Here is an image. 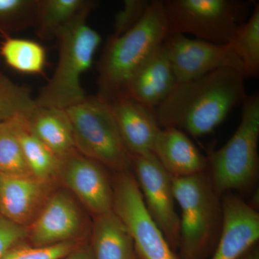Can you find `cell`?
<instances>
[{
	"mask_svg": "<svg viewBox=\"0 0 259 259\" xmlns=\"http://www.w3.org/2000/svg\"><path fill=\"white\" fill-rule=\"evenodd\" d=\"M245 76L221 69L198 79L177 83L155 109L161 128L176 127L194 137L212 132L228 114L244 101Z\"/></svg>",
	"mask_w": 259,
	"mask_h": 259,
	"instance_id": "obj_1",
	"label": "cell"
},
{
	"mask_svg": "<svg viewBox=\"0 0 259 259\" xmlns=\"http://www.w3.org/2000/svg\"><path fill=\"white\" fill-rule=\"evenodd\" d=\"M168 35L163 1H150L144 18L120 36L108 37L97 64V96L112 103L140 66L161 47Z\"/></svg>",
	"mask_w": 259,
	"mask_h": 259,
	"instance_id": "obj_2",
	"label": "cell"
},
{
	"mask_svg": "<svg viewBox=\"0 0 259 259\" xmlns=\"http://www.w3.org/2000/svg\"><path fill=\"white\" fill-rule=\"evenodd\" d=\"M174 195L181 210V259H207L215 248L223 222L221 196L207 171L172 177Z\"/></svg>",
	"mask_w": 259,
	"mask_h": 259,
	"instance_id": "obj_3",
	"label": "cell"
},
{
	"mask_svg": "<svg viewBox=\"0 0 259 259\" xmlns=\"http://www.w3.org/2000/svg\"><path fill=\"white\" fill-rule=\"evenodd\" d=\"M83 13L58 32L59 59L52 77L35 99L37 107L66 109L86 98L81 85L101 44L100 34L88 25Z\"/></svg>",
	"mask_w": 259,
	"mask_h": 259,
	"instance_id": "obj_4",
	"label": "cell"
},
{
	"mask_svg": "<svg viewBox=\"0 0 259 259\" xmlns=\"http://www.w3.org/2000/svg\"><path fill=\"white\" fill-rule=\"evenodd\" d=\"M238 128L222 148L210 151L209 175L220 196L239 190L255 180L258 170L259 95H247Z\"/></svg>",
	"mask_w": 259,
	"mask_h": 259,
	"instance_id": "obj_5",
	"label": "cell"
},
{
	"mask_svg": "<svg viewBox=\"0 0 259 259\" xmlns=\"http://www.w3.org/2000/svg\"><path fill=\"white\" fill-rule=\"evenodd\" d=\"M75 147L81 155L120 172L133 166V156L121 138L111 105L97 96L66 109Z\"/></svg>",
	"mask_w": 259,
	"mask_h": 259,
	"instance_id": "obj_6",
	"label": "cell"
},
{
	"mask_svg": "<svg viewBox=\"0 0 259 259\" xmlns=\"http://www.w3.org/2000/svg\"><path fill=\"white\" fill-rule=\"evenodd\" d=\"M254 1H163L169 34L193 35L212 44H226L248 18Z\"/></svg>",
	"mask_w": 259,
	"mask_h": 259,
	"instance_id": "obj_7",
	"label": "cell"
},
{
	"mask_svg": "<svg viewBox=\"0 0 259 259\" xmlns=\"http://www.w3.org/2000/svg\"><path fill=\"white\" fill-rule=\"evenodd\" d=\"M112 187L114 212L128 230L139 258L181 259L148 213L134 175L120 172Z\"/></svg>",
	"mask_w": 259,
	"mask_h": 259,
	"instance_id": "obj_8",
	"label": "cell"
},
{
	"mask_svg": "<svg viewBox=\"0 0 259 259\" xmlns=\"http://www.w3.org/2000/svg\"><path fill=\"white\" fill-rule=\"evenodd\" d=\"M132 156L134 177L146 209L176 252L180 245V216L175 207L172 177L153 153Z\"/></svg>",
	"mask_w": 259,
	"mask_h": 259,
	"instance_id": "obj_9",
	"label": "cell"
},
{
	"mask_svg": "<svg viewBox=\"0 0 259 259\" xmlns=\"http://www.w3.org/2000/svg\"><path fill=\"white\" fill-rule=\"evenodd\" d=\"M163 45L177 83L221 69H235L243 74V65L230 44H212L181 34H169Z\"/></svg>",
	"mask_w": 259,
	"mask_h": 259,
	"instance_id": "obj_10",
	"label": "cell"
},
{
	"mask_svg": "<svg viewBox=\"0 0 259 259\" xmlns=\"http://www.w3.org/2000/svg\"><path fill=\"white\" fill-rule=\"evenodd\" d=\"M59 171L66 185L94 214L113 210V187L101 163L74 151L60 158Z\"/></svg>",
	"mask_w": 259,
	"mask_h": 259,
	"instance_id": "obj_11",
	"label": "cell"
},
{
	"mask_svg": "<svg viewBox=\"0 0 259 259\" xmlns=\"http://www.w3.org/2000/svg\"><path fill=\"white\" fill-rule=\"evenodd\" d=\"M222 228L211 259H238L259 239V214L239 197L221 199Z\"/></svg>",
	"mask_w": 259,
	"mask_h": 259,
	"instance_id": "obj_12",
	"label": "cell"
},
{
	"mask_svg": "<svg viewBox=\"0 0 259 259\" xmlns=\"http://www.w3.org/2000/svg\"><path fill=\"white\" fill-rule=\"evenodd\" d=\"M177 85L175 73L162 44L135 71L122 97L132 99L154 111Z\"/></svg>",
	"mask_w": 259,
	"mask_h": 259,
	"instance_id": "obj_13",
	"label": "cell"
},
{
	"mask_svg": "<svg viewBox=\"0 0 259 259\" xmlns=\"http://www.w3.org/2000/svg\"><path fill=\"white\" fill-rule=\"evenodd\" d=\"M110 104L121 138L131 154L153 153L161 129L155 112L127 97H120Z\"/></svg>",
	"mask_w": 259,
	"mask_h": 259,
	"instance_id": "obj_14",
	"label": "cell"
},
{
	"mask_svg": "<svg viewBox=\"0 0 259 259\" xmlns=\"http://www.w3.org/2000/svg\"><path fill=\"white\" fill-rule=\"evenodd\" d=\"M153 153L174 178L198 175L208 168L207 158L183 131L176 127L161 129Z\"/></svg>",
	"mask_w": 259,
	"mask_h": 259,
	"instance_id": "obj_15",
	"label": "cell"
},
{
	"mask_svg": "<svg viewBox=\"0 0 259 259\" xmlns=\"http://www.w3.org/2000/svg\"><path fill=\"white\" fill-rule=\"evenodd\" d=\"M80 215L74 201L65 193L53 196L34 223L31 241L35 246L67 242L79 229Z\"/></svg>",
	"mask_w": 259,
	"mask_h": 259,
	"instance_id": "obj_16",
	"label": "cell"
},
{
	"mask_svg": "<svg viewBox=\"0 0 259 259\" xmlns=\"http://www.w3.org/2000/svg\"><path fill=\"white\" fill-rule=\"evenodd\" d=\"M25 119L32 134L57 157L64 158L76 151L66 110L36 106Z\"/></svg>",
	"mask_w": 259,
	"mask_h": 259,
	"instance_id": "obj_17",
	"label": "cell"
},
{
	"mask_svg": "<svg viewBox=\"0 0 259 259\" xmlns=\"http://www.w3.org/2000/svg\"><path fill=\"white\" fill-rule=\"evenodd\" d=\"M42 182L32 176L0 174V212L23 226L30 219L42 196Z\"/></svg>",
	"mask_w": 259,
	"mask_h": 259,
	"instance_id": "obj_18",
	"label": "cell"
},
{
	"mask_svg": "<svg viewBox=\"0 0 259 259\" xmlns=\"http://www.w3.org/2000/svg\"><path fill=\"white\" fill-rule=\"evenodd\" d=\"M95 259H137L134 240L114 210L97 216L93 226Z\"/></svg>",
	"mask_w": 259,
	"mask_h": 259,
	"instance_id": "obj_19",
	"label": "cell"
},
{
	"mask_svg": "<svg viewBox=\"0 0 259 259\" xmlns=\"http://www.w3.org/2000/svg\"><path fill=\"white\" fill-rule=\"evenodd\" d=\"M93 0H37L33 28L42 40L56 38L58 32L83 13H91Z\"/></svg>",
	"mask_w": 259,
	"mask_h": 259,
	"instance_id": "obj_20",
	"label": "cell"
},
{
	"mask_svg": "<svg viewBox=\"0 0 259 259\" xmlns=\"http://www.w3.org/2000/svg\"><path fill=\"white\" fill-rule=\"evenodd\" d=\"M32 177L40 182L49 180L59 171L60 158L42 144L27 125L25 116L10 120Z\"/></svg>",
	"mask_w": 259,
	"mask_h": 259,
	"instance_id": "obj_21",
	"label": "cell"
},
{
	"mask_svg": "<svg viewBox=\"0 0 259 259\" xmlns=\"http://www.w3.org/2000/svg\"><path fill=\"white\" fill-rule=\"evenodd\" d=\"M0 56L10 67L23 74H40L47 61L45 49L38 42L13 37L0 44Z\"/></svg>",
	"mask_w": 259,
	"mask_h": 259,
	"instance_id": "obj_22",
	"label": "cell"
},
{
	"mask_svg": "<svg viewBox=\"0 0 259 259\" xmlns=\"http://www.w3.org/2000/svg\"><path fill=\"white\" fill-rule=\"evenodd\" d=\"M231 44L241 61L245 78L258 76L259 72V3L255 2L250 18L238 27Z\"/></svg>",
	"mask_w": 259,
	"mask_h": 259,
	"instance_id": "obj_23",
	"label": "cell"
},
{
	"mask_svg": "<svg viewBox=\"0 0 259 259\" xmlns=\"http://www.w3.org/2000/svg\"><path fill=\"white\" fill-rule=\"evenodd\" d=\"M35 107L31 91L13 82L0 69V122L27 116Z\"/></svg>",
	"mask_w": 259,
	"mask_h": 259,
	"instance_id": "obj_24",
	"label": "cell"
},
{
	"mask_svg": "<svg viewBox=\"0 0 259 259\" xmlns=\"http://www.w3.org/2000/svg\"><path fill=\"white\" fill-rule=\"evenodd\" d=\"M0 174L32 176L10 120L0 122Z\"/></svg>",
	"mask_w": 259,
	"mask_h": 259,
	"instance_id": "obj_25",
	"label": "cell"
},
{
	"mask_svg": "<svg viewBox=\"0 0 259 259\" xmlns=\"http://www.w3.org/2000/svg\"><path fill=\"white\" fill-rule=\"evenodd\" d=\"M37 0H0V36L33 27Z\"/></svg>",
	"mask_w": 259,
	"mask_h": 259,
	"instance_id": "obj_26",
	"label": "cell"
},
{
	"mask_svg": "<svg viewBox=\"0 0 259 259\" xmlns=\"http://www.w3.org/2000/svg\"><path fill=\"white\" fill-rule=\"evenodd\" d=\"M72 248L69 242L49 246H14L1 259H62Z\"/></svg>",
	"mask_w": 259,
	"mask_h": 259,
	"instance_id": "obj_27",
	"label": "cell"
},
{
	"mask_svg": "<svg viewBox=\"0 0 259 259\" xmlns=\"http://www.w3.org/2000/svg\"><path fill=\"white\" fill-rule=\"evenodd\" d=\"M150 4L146 0H125L123 7L115 15L113 36H120L134 28L144 18Z\"/></svg>",
	"mask_w": 259,
	"mask_h": 259,
	"instance_id": "obj_28",
	"label": "cell"
},
{
	"mask_svg": "<svg viewBox=\"0 0 259 259\" xmlns=\"http://www.w3.org/2000/svg\"><path fill=\"white\" fill-rule=\"evenodd\" d=\"M26 235L23 226L0 218V259Z\"/></svg>",
	"mask_w": 259,
	"mask_h": 259,
	"instance_id": "obj_29",
	"label": "cell"
},
{
	"mask_svg": "<svg viewBox=\"0 0 259 259\" xmlns=\"http://www.w3.org/2000/svg\"><path fill=\"white\" fill-rule=\"evenodd\" d=\"M62 259H95L92 248H83L70 252Z\"/></svg>",
	"mask_w": 259,
	"mask_h": 259,
	"instance_id": "obj_30",
	"label": "cell"
},
{
	"mask_svg": "<svg viewBox=\"0 0 259 259\" xmlns=\"http://www.w3.org/2000/svg\"><path fill=\"white\" fill-rule=\"evenodd\" d=\"M238 259H259L258 247L256 244L253 245Z\"/></svg>",
	"mask_w": 259,
	"mask_h": 259,
	"instance_id": "obj_31",
	"label": "cell"
},
{
	"mask_svg": "<svg viewBox=\"0 0 259 259\" xmlns=\"http://www.w3.org/2000/svg\"><path fill=\"white\" fill-rule=\"evenodd\" d=\"M137 259H139V257H138Z\"/></svg>",
	"mask_w": 259,
	"mask_h": 259,
	"instance_id": "obj_32",
	"label": "cell"
}]
</instances>
